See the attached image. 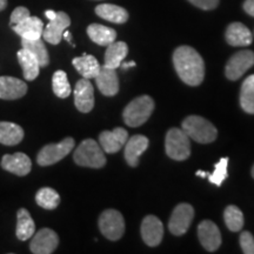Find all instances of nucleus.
<instances>
[{
  "label": "nucleus",
  "instance_id": "1",
  "mask_svg": "<svg viewBox=\"0 0 254 254\" xmlns=\"http://www.w3.org/2000/svg\"><path fill=\"white\" fill-rule=\"evenodd\" d=\"M173 65L179 78L190 86H198L204 80L205 63L193 47H178L173 53Z\"/></svg>",
  "mask_w": 254,
  "mask_h": 254
},
{
  "label": "nucleus",
  "instance_id": "2",
  "mask_svg": "<svg viewBox=\"0 0 254 254\" xmlns=\"http://www.w3.org/2000/svg\"><path fill=\"white\" fill-rule=\"evenodd\" d=\"M184 132L199 144H209L217 139L218 131L208 120L199 116H190L183 122Z\"/></svg>",
  "mask_w": 254,
  "mask_h": 254
},
{
  "label": "nucleus",
  "instance_id": "3",
  "mask_svg": "<svg viewBox=\"0 0 254 254\" xmlns=\"http://www.w3.org/2000/svg\"><path fill=\"white\" fill-rule=\"evenodd\" d=\"M154 110V101L148 95L133 99L125 107L123 113L124 122L129 127H139L147 122Z\"/></svg>",
  "mask_w": 254,
  "mask_h": 254
},
{
  "label": "nucleus",
  "instance_id": "4",
  "mask_svg": "<svg viewBox=\"0 0 254 254\" xmlns=\"http://www.w3.org/2000/svg\"><path fill=\"white\" fill-rule=\"evenodd\" d=\"M74 163L82 167L101 168L106 165V157L101 146L93 139L81 141L73 154Z\"/></svg>",
  "mask_w": 254,
  "mask_h": 254
},
{
  "label": "nucleus",
  "instance_id": "5",
  "mask_svg": "<svg viewBox=\"0 0 254 254\" xmlns=\"http://www.w3.org/2000/svg\"><path fill=\"white\" fill-rule=\"evenodd\" d=\"M165 148L168 157L173 160H186L190 155V144L189 135L183 128H171L166 134Z\"/></svg>",
  "mask_w": 254,
  "mask_h": 254
},
{
  "label": "nucleus",
  "instance_id": "6",
  "mask_svg": "<svg viewBox=\"0 0 254 254\" xmlns=\"http://www.w3.org/2000/svg\"><path fill=\"white\" fill-rule=\"evenodd\" d=\"M74 139L71 138V136H67L58 144L45 145L37 155V163L40 166L55 165L65 158L66 155H68L69 152L74 148Z\"/></svg>",
  "mask_w": 254,
  "mask_h": 254
},
{
  "label": "nucleus",
  "instance_id": "7",
  "mask_svg": "<svg viewBox=\"0 0 254 254\" xmlns=\"http://www.w3.org/2000/svg\"><path fill=\"white\" fill-rule=\"evenodd\" d=\"M99 228L109 240H119L125 232V220L117 209H106L99 217Z\"/></svg>",
  "mask_w": 254,
  "mask_h": 254
},
{
  "label": "nucleus",
  "instance_id": "8",
  "mask_svg": "<svg viewBox=\"0 0 254 254\" xmlns=\"http://www.w3.org/2000/svg\"><path fill=\"white\" fill-rule=\"evenodd\" d=\"M254 65V52L250 50H243L234 53L226 64L225 74L230 80H238L245 74L247 69Z\"/></svg>",
  "mask_w": 254,
  "mask_h": 254
},
{
  "label": "nucleus",
  "instance_id": "9",
  "mask_svg": "<svg viewBox=\"0 0 254 254\" xmlns=\"http://www.w3.org/2000/svg\"><path fill=\"white\" fill-rule=\"evenodd\" d=\"M194 218V208L190 204H180L174 208L170 221L168 228L174 236H183L189 230Z\"/></svg>",
  "mask_w": 254,
  "mask_h": 254
},
{
  "label": "nucleus",
  "instance_id": "10",
  "mask_svg": "<svg viewBox=\"0 0 254 254\" xmlns=\"http://www.w3.org/2000/svg\"><path fill=\"white\" fill-rule=\"evenodd\" d=\"M59 245V237L51 228H41L33 234L30 250L33 254H51Z\"/></svg>",
  "mask_w": 254,
  "mask_h": 254
},
{
  "label": "nucleus",
  "instance_id": "11",
  "mask_svg": "<svg viewBox=\"0 0 254 254\" xmlns=\"http://www.w3.org/2000/svg\"><path fill=\"white\" fill-rule=\"evenodd\" d=\"M71 25V19L65 12H57L56 17L51 19L47 26L43 31V38L52 45H58L63 39L64 31Z\"/></svg>",
  "mask_w": 254,
  "mask_h": 254
},
{
  "label": "nucleus",
  "instance_id": "12",
  "mask_svg": "<svg viewBox=\"0 0 254 254\" xmlns=\"http://www.w3.org/2000/svg\"><path fill=\"white\" fill-rule=\"evenodd\" d=\"M74 105L81 113L91 112L94 107V90L90 79L82 78L75 84Z\"/></svg>",
  "mask_w": 254,
  "mask_h": 254
},
{
  "label": "nucleus",
  "instance_id": "13",
  "mask_svg": "<svg viewBox=\"0 0 254 254\" xmlns=\"http://www.w3.org/2000/svg\"><path fill=\"white\" fill-rule=\"evenodd\" d=\"M198 237L202 247L208 252H214L221 245V234L217 225L211 220H204L198 226Z\"/></svg>",
  "mask_w": 254,
  "mask_h": 254
},
{
  "label": "nucleus",
  "instance_id": "14",
  "mask_svg": "<svg viewBox=\"0 0 254 254\" xmlns=\"http://www.w3.org/2000/svg\"><path fill=\"white\" fill-rule=\"evenodd\" d=\"M141 238L147 246L155 247L164 237V226L160 219L155 215H147L141 222Z\"/></svg>",
  "mask_w": 254,
  "mask_h": 254
},
{
  "label": "nucleus",
  "instance_id": "15",
  "mask_svg": "<svg viewBox=\"0 0 254 254\" xmlns=\"http://www.w3.org/2000/svg\"><path fill=\"white\" fill-rule=\"evenodd\" d=\"M128 133L123 127H117L113 131H104L99 135V145L106 153H117L125 146Z\"/></svg>",
  "mask_w": 254,
  "mask_h": 254
},
{
  "label": "nucleus",
  "instance_id": "16",
  "mask_svg": "<svg viewBox=\"0 0 254 254\" xmlns=\"http://www.w3.org/2000/svg\"><path fill=\"white\" fill-rule=\"evenodd\" d=\"M1 167L15 176L25 177L31 172L32 161L28 155L17 152L13 154H5L1 159Z\"/></svg>",
  "mask_w": 254,
  "mask_h": 254
},
{
  "label": "nucleus",
  "instance_id": "17",
  "mask_svg": "<svg viewBox=\"0 0 254 254\" xmlns=\"http://www.w3.org/2000/svg\"><path fill=\"white\" fill-rule=\"evenodd\" d=\"M94 79L99 91L106 97H113L119 92V79L114 68L101 66Z\"/></svg>",
  "mask_w": 254,
  "mask_h": 254
},
{
  "label": "nucleus",
  "instance_id": "18",
  "mask_svg": "<svg viewBox=\"0 0 254 254\" xmlns=\"http://www.w3.org/2000/svg\"><path fill=\"white\" fill-rule=\"evenodd\" d=\"M18 36L21 37V39H28V40H36L40 39L43 37L44 31V23L41 19L38 17H27L20 23L11 26Z\"/></svg>",
  "mask_w": 254,
  "mask_h": 254
},
{
  "label": "nucleus",
  "instance_id": "19",
  "mask_svg": "<svg viewBox=\"0 0 254 254\" xmlns=\"http://www.w3.org/2000/svg\"><path fill=\"white\" fill-rule=\"evenodd\" d=\"M27 92L26 82L13 77H0V99L15 100Z\"/></svg>",
  "mask_w": 254,
  "mask_h": 254
},
{
  "label": "nucleus",
  "instance_id": "20",
  "mask_svg": "<svg viewBox=\"0 0 254 254\" xmlns=\"http://www.w3.org/2000/svg\"><path fill=\"white\" fill-rule=\"evenodd\" d=\"M148 144H150L148 139L140 134L133 135L129 139H127L125 144V159L129 166H138L139 158L147 150Z\"/></svg>",
  "mask_w": 254,
  "mask_h": 254
},
{
  "label": "nucleus",
  "instance_id": "21",
  "mask_svg": "<svg viewBox=\"0 0 254 254\" xmlns=\"http://www.w3.org/2000/svg\"><path fill=\"white\" fill-rule=\"evenodd\" d=\"M226 41L231 46L245 47L252 44L253 36L245 25L241 23H232L226 30Z\"/></svg>",
  "mask_w": 254,
  "mask_h": 254
},
{
  "label": "nucleus",
  "instance_id": "22",
  "mask_svg": "<svg viewBox=\"0 0 254 254\" xmlns=\"http://www.w3.org/2000/svg\"><path fill=\"white\" fill-rule=\"evenodd\" d=\"M105 52V64L104 66L110 68L117 69L120 67L122 63L125 60L128 53V46L124 41H113L109 46H106Z\"/></svg>",
  "mask_w": 254,
  "mask_h": 254
},
{
  "label": "nucleus",
  "instance_id": "23",
  "mask_svg": "<svg viewBox=\"0 0 254 254\" xmlns=\"http://www.w3.org/2000/svg\"><path fill=\"white\" fill-rule=\"evenodd\" d=\"M19 64L23 67L24 78L28 81H33L34 79L38 78L40 72V65L36 56L32 55L30 51L26 49H21L17 53Z\"/></svg>",
  "mask_w": 254,
  "mask_h": 254
},
{
  "label": "nucleus",
  "instance_id": "24",
  "mask_svg": "<svg viewBox=\"0 0 254 254\" xmlns=\"http://www.w3.org/2000/svg\"><path fill=\"white\" fill-rule=\"evenodd\" d=\"M36 233V224L26 208H19L17 212V228L15 236L20 241H26Z\"/></svg>",
  "mask_w": 254,
  "mask_h": 254
},
{
  "label": "nucleus",
  "instance_id": "25",
  "mask_svg": "<svg viewBox=\"0 0 254 254\" xmlns=\"http://www.w3.org/2000/svg\"><path fill=\"white\" fill-rule=\"evenodd\" d=\"M95 13L104 20L114 24H124L128 20V12L113 4H101L95 7Z\"/></svg>",
  "mask_w": 254,
  "mask_h": 254
},
{
  "label": "nucleus",
  "instance_id": "26",
  "mask_svg": "<svg viewBox=\"0 0 254 254\" xmlns=\"http://www.w3.org/2000/svg\"><path fill=\"white\" fill-rule=\"evenodd\" d=\"M72 64L75 69L82 75V78L85 79H94L101 67L99 62L91 55L77 57L72 60Z\"/></svg>",
  "mask_w": 254,
  "mask_h": 254
},
{
  "label": "nucleus",
  "instance_id": "27",
  "mask_svg": "<svg viewBox=\"0 0 254 254\" xmlns=\"http://www.w3.org/2000/svg\"><path fill=\"white\" fill-rule=\"evenodd\" d=\"M23 127L14 123L0 122V144L14 146L24 139Z\"/></svg>",
  "mask_w": 254,
  "mask_h": 254
},
{
  "label": "nucleus",
  "instance_id": "28",
  "mask_svg": "<svg viewBox=\"0 0 254 254\" xmlns=\"http://www.w3.org/2000/svg\"><path fill=\"white\" fill-rule=\"evenodd\" d=\"M87 34L93 43L100 46H109L117 39V32L113 28L100 24H91L87 27Z\"/></svg>",
  "mask_w": 254,
  "mask_h": 254
},
{
  "label": "nucleus",
  "instance_id": "29",
  "mask_svg": "<svg viewBox=\"0 0 254 254\" xmlns=\"http://www.w3.org/2000/svg\"><path fill=\"white\" fill-rule=\"evenodd\" d=\"M21 46L23 49H26L30 51L32 55L36 56V58L39 62L40 67H46L50 64V56L47 52V49L44 44V41L40 39L36 40H28V39H21Z\"/></svg>",
  "mask_w": 254,
  "mask_h": 254
},
{
  "label": "nucleus",
  "instance_id": "30",
  "mask_svg": "<svg viewBox=\"0 0 254 254\" xmlns=\"http://www.w3.org/2000/svg\"><path fill=\"white\" fill-rule=\"evenodd\" d=\"M241 109L250 114H254V74L250 75L241 85Z\"/></svg>",
  "mask_w": 254,
  "mask_h": 254
},
{
  "label": "nucleus",
  "instance_id": "31",
  "mask_svg": "<svg viewBox=\"0 0 254 254\" xmlns=\"http://www.w3.org/2000/svg\"><path fill=\"white\" fill-rule=\"evenodd\" d=\"M37 204L44 209H56L60 204L59 193L51 187H43L36 194Z\"/></svg>",
  "mask_w": 254,
  "mask_h": 254
},
{
  "label": "nucleus",
  "instance_id": "32",
  "mask_svg": "<svg viewBox=\"0 0 254 254\" xmlns=\"http://www.w3.org/2000/svg\"><path fill=\"white\" fill-rule=\"evenodd\" d=\"M224 219L228 230L232 232L241 231V228L244 227V214L241 209L237 206H227L224 212Z\"/></svg>",
  "mask_w": 254,
  "mask_h": 254
},
{
  "label": "nucleus",
  "instance_id": "33",
  "mask_svg": "<svg viewBox=\"0 0 254 254\" xmlns=\"http://www.w3.org/2000/svg\"><path fill=\"white\" fill-rule=\"evenodd\" d=\"M52 88L57 97L62 98V99H65V98L69 97V94H71L72 90L71 85L68 82L67 74L62 71V69L56 71L55 74H53Z\"/></svg>",
  "mask_w": 254,
  "mask_h": 254
},
{
  "label": "nucleus",
  "instance_id": "34",
  "mask_svg": "<svg viewBox=\"0 0 254 254\" xmlns=\"http://www.w3.org/2000/svg\"><path fill=\"white\" fill-rule=\"evenodd\" d=\"M227 166H228V158H221L220 160L215 164L214 172L208 176V180L212 184L217 186H221L224 180L227 178Z\"/></svg>",
  "mask_w": 254,
  "mask_h": 254
},
{
  "label": "nucleus",
  "instance_id": "35",
  "mask_svg": "<svg viewBox=\"0 0 254 254\" xmlns=\"http://www.w3.org/2000/svg\"><path fill=\"white\" fill-rule=\"evenodd\" d=\"M240 246L245 254H254V237L250 232H243L240 234Z\"/></svg>",
  "mask_w": 254,
  "mask_h": 254
},
{
  "label": "nucleus",
  "instance_id": "36",
  "mask_svg": "<svg viewBox=\"0 0 254 254\" xmlns=\"http://www.w3.org/2000/svg\"><path fill=\"white\" fill-rule=\"evenodd\" d=\"M31 13L28 11V8L24 7V6H19V7L14 8V11L12 12L11 14V19H9V25L13 26V25L20 23L21 20H24L25 18L30 17Z\"/></svg>",
  "mask_w": 254,
  "mask_h": 254
},
{
  "label": "nucleus",
  "instance_id": "37",
  "mask_svg": "<svg viewBox=\"0 0 254 254\" xmlns=\"http://www.w3.org/2000/svg\"><path fill=\"white\" fill-rule=\"evenodd\" d=\"M189 1L196 7L205 9V11L214 9L219 5V0H189Z\"/></svg>",
  "mask_w": 254,
  "mask_h": 254
},
{
  "label": "nucleus",
  "instance_id": "38",
  "mask_svg": "<svg viewBox=\"0 0 254 254\" xmlns=\"http://www.w3.org/2000/svg\"><path fill=\"white\" fill-rule=\"evenodd\" d=\"M244 9L247 14L254 17V0H245L244 2Z\"/></svg>",
  "mask_w": 254,
  "mask_h": 254
},
{
  "label": "nucleus",
  "instance_id": "39",
  "mask_svg": "<svg viewBox=\"0 0 254 254\" xmlns=\"http://www.w3.org/2000/svg\"><path fill=\"white\" fill-rule=\"evenodd\" d=\"M122 67L124 68V69H128L129 67H134L135 66V63L134 62H125V63H122Z\"/></svg>",
  "mask_w": 254,
  "mask_h": 254
},
{
  "label": "nucleus",
  "instance_id": "40",
  "mask_svg": "<svg viewBox=\"0 0 254 254\" xmlns=\"http://www.w3.org/2000/svg\"><path fill=\"white\" fill-rule=\"evenodd\" d=\"M63 38H65V39L67 40L68 43L71 44L72 46H74V45H73V44H72V36H71V33H69L68 31H66V30L64 31V33H63Z\"/></svg>",
  "mask_w": 254,
  "mask_h": 254
},
{
  "label": "nucleus",
  "instance_id": "41",
  "mask_svg": "<svg viewBox=\"0 0 254 254\" xmlns=\"http://www.w3.org/2000/svg\"><path fill=\"white\" fill-rule=\"evenodd\" d=\"M56 14H57V12L52 11V9H47V11H45V15H46V18L49 19V20H51V19L55 18Z\"/></svg>",
  "mask_w": 254,
  "mask_h": 254
},
{
  "label": "nucleus",
  "instance_id": "42",
  "mask_svg": "<svg viewBox=\"0 0 254 254\" xmlns=\"http://www.w3.org/2000/svg\"><path fill=\"white\" fill-rule=\"evenodd\" d=\"M7 6V0H0V11H4Z\"/></svg>",
  "mask_w": 254,
  "mask_h": 254
},
{
  "label": "nucleus",
  "instance_id": "43",
  "mask_svg": "<svg viewBox=\"0 0 254 254\" xmlns=\"http://www.w3.org/2000/svg\"><path fill=\"white\" fill-rule=\"evenodd\" d=\"M196 176L198 177H201V178H206L208 177V173L207 172H204V171H196Z\"/></svg>",
  "mask_w": 254,
  "mask_h": 254
},
{
  "label": "nucleus",
  "instance_id": "44",
  "mask_svg": "<svg viewBox=\"0 0 254 254\" xmlns=\"http://www.w3.org/2000/svg\"><path fill=\"white\" fill-rule=\"evenodd\" d=\"M252 177L254 178V165H253V167H252Z\"/></svg>",
  "mask_w": 254,
  "mask_h": 254
}]
</instances>
